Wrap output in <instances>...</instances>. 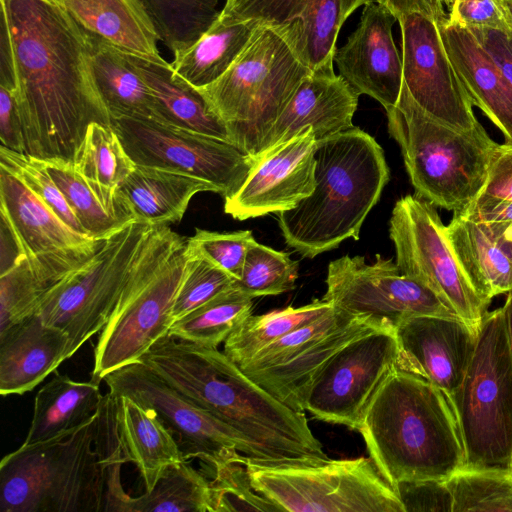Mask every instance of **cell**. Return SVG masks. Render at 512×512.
Returning a JSON list of instances; mask_svg holds the SVG:
<instances>
[{"mask_svg":"<svg viewBox=\"0 0 512 512\" xmlns=\"http://www.w3.org/2000/svg\"><path fill=\"white\" fill-rule=\"evenodd\" d=\"M140 362L232 428L248 445L249 460L265 465H302L329 459L305 413L280 402L218 347L166 335Z\"/></svg>","mask_w":512,"mask_h":512,"instance_id":"7a4b0ae2","label":"cell"},{"mask_svg":"<svg viewBox=\"0 0 512 512\" xmlns=\"http://www.w3.org/2000/svg\"><path fill=\"white\" fill-rule=\"evenodd\" d=\"M86 34L92 74L111 118L157 120L155 97L127 54L91 34Z\"/></svg>","mask_w":512,"mask_h":512,"instance_id":"d6a6232c","label":"cell"},{"mask_svg":"<svg viewBox=\"0 0 512 512\" xmlns=\"http://www.w3.org/2000/svg\"><path fill=\"white\" fill-rule=\"evenodd\" d=\"M497 2L500 5L509 29H512V0H497Z\"/></svg>","mask_w":512,"mask_h":512,"instance_id":"6125c7cd","label":"cell"},{"mask_svg":"<svg viewBox=\"0 0 512 512\" xmlns=\"http://www.w3.org/2000/svg\"><path fill=\"white\" fill-rule=\"evenodd\" d=\"M235 281L187 239L184 273L173 305L174 322L231 288Z\"/></svg>","mask_w":512,"mask_h":512,"instance_id":"7bdbcfd3","label":"cell"},{"mask_svg":"<svg viewBox=\"0 0 512 512\" xmlns=\"http://www.w3.org/2000/svg\"><path fill=\"white\" fill-rule=\"evenodd\" d=\"M396 330L375 329L335 353L310 386L304 410L315 418L357 429L371 399L398 368Z\"/></svg>","mask_w":512,"mask_h":512,"instance_id":"2e32d148","label":"cell"},{"mask_svg":"<svg viewBox=\"0 0 512 512\" xmlns=\"http://www.w3.org/2000/svg\"><path fill=\"white\" fill-rule=\"evenodd\" d=\"M479 194L512 201V145H498Z\"/></svg>","mask_w":512,"mask_h":512,"instance_id":"f5cc1de1","label":"cell"},{"mask_svg":"<svg viewBox=\"0 0 512 512\" xmlns=\"http://www.w3.org/2000/svg\"><path fill=\"white\" fill-rule=\"evenodd\" d=\"M316 137L309 127L260 153L243 185L224 198V211L247 220L294 208L315 187Z\"/></svg>","mask_w":512,"mask_h":512,"instance_id":"d6986e66","label":"cell"},{"mask_svg":"<svg viewBox=\"0 0 512 512\" xmlns=\"http://www.w3.org/2000/svg\"><path fill=\"white\" fill-rule=\"evenodd\" d=\"M211 483L213 512L260 511L278 509L257 493L250 481L246 466L231 462L214 470Z\"/></svg>","mask_w":512,"mask_h":512,"instance_id":"7dc6e473","label":"cell"},{"mask_svg":"<svg viewBox=\"0 0 512 512\" xmlns=\"http://www.w3.org/2000/svg\"><path fill=\"white\" fill-rule=\"evenodd\" d=\"M253 298L234 285L176 320L168 335L197 345L218 347L252 314Z\"/></svg>","mask_w":512,"mask_h":512,"instance_id":"f35d334b","label":"cell"},{"mask_svg":"<svg viewBox=\"0 0 512 512\" xmlns=\"http://www.w3.org/2000/svg\"><path fill=\"white\" fill-rule=\"evenodd\" d=\"M127 56L155 97L158 107L157 121L230 142L225 123L199 88L177 74L171 64L166 61L154 62L131 54Z\"/></svg>","mask_w":512,"mask_h":512,"instance_id":"83f0119b","label":"cell"},{"mask_svg":"<svg viewBox=\"0 0 512 512\" xmlns=\"http://www.w3.org/2000/svg\"><path fill=\"white\" fill-rule=\"evenodd\" d=\"M0 86L14 91L15 68L11 36L5 18L1 15L0 28Z\"/></svg>","mask_w":512,"mask_h":512,"instance_id":"6f0895ef","label":"cell"},{"mask_svg":"<svg viewBox=\"0 0 512 512\" xmlns=\"http://www.w3.org/2000/svg\"><path fill=\"white\" fill-rule=\"evenodd\" d=\"M396 21L384 5L365 4L356 30L334 55L339 75L385 110L397 104L403 85L402 58L392 36Z\"/></svg>","mask_w":512,"mask_h":512,"instance_id":"44dd1931","label":"cell"},{"mask_svg":"<svg viewBox=\"0 0 512 512\" xmlns=\"http://www.w3.org/2000/svg\"><path fill=\"white\" fill-rule=\"evenodd\" d=\"M512 351V290L507 293L506 301L502 306Z\"/></svg>","mask_w":512,"mask_h":512,"instance_id":"91938a15","label":"cell"},{"mask_svg":"<svg viewBox=\"0 0 512 512\" xmlns=\"http://www.w3.org/2000/svg\"><path fill=\"white\" fill-rule=\"evenodd\" d=\"M454 2V0H443V3L449 7H451L452 3Z\"/></svg>","mask_w":512,"mask_h":512,"instance_id":"be15d7a7","label":"cell"},{"mask_svg":"<svg viewBox=\"0 0 512 512\" xmlns=\"http://www.w3.org/2000/svg\"><path fill=\"white\" fill-rule=\"evenodd\" d=\"M0 141L1 146L24 153L15 96L4 86H0Z\"/></svg>","mask_w":512,"mask_h":512,"instance_id":"db71d44e","label":"cell"},{"mask_svg":"<svg viewBox=\"0 0 512 512\" xmlns=\"http://www.w3.org/2000/svg\"><path fill=\"white\" fill-rule=\"evenodd\" d=\"M396 334L398 368L425 378L449 399L464 378L477 335L464 321L439 316L412 317Z\"/></svg>","mask_w":512,"mask_h":512,"instance_id":"7402d4cb","label":"cell"},{"mask_svg":"<svg viewBox=\"0 0 512 512\" xmlns=\"http://www.w3.org/2000/svg\"><path fill=\"white\" fill-rule=\"evenodd\" d=\"M72 162L77 172L107 204L134 212L120 186L136 164L111 126L90 124Z\"/></svg>","mask_w":512,"mask_h":512,"instance_id":"e575fe53","label":"cell"},{"mask_svg":"<svg viewBox=\"0 0 512 512\" xmlns=\"http://www.w3.org/2000/svg\"><path fill=\"white\" fill-rule=\"evenodd\" d=\"M486 224V223H485ZM508 245L512 251V224L500 225V224H488Z\"/></svg>","mask_w":512,"mask_h":512,"instance_id":"94428289","label":"cell"},{"mask_svg":"<svg viewBox=\"0 0 512 512\" xmlns=\"http://www.w3.org/2000/svg\"><path fill=\"white\" fill-rule=\"evenodd\" d=\"M138 221L169 225L181 221L189 202L199 192L216 187L193 176L149 166L136 165L120 186Z\"/></svg>","mask_w":512,"mask_h":512,"instance_id":"4dcf8cb0","label":"cell"},{"mask_svg":"<svg viewBox=\"0 0 512 512\" xmlns=\"http://www.w3.org/2000/svg\"><path fill=\"white\" fill-rule=\"evenodd\" d=\"M388 132L398 143L416 195L461 214L481 192L498 147L479 122L455 130L429 116L403 83L399 100L386 109Z\"/></svg>","mask_w":512,"mask_h":512,"instance_id":"8992f818","label":"cell"},{"mask_svg":"<svg viewBox=\"0 0 512 512\" xmlns=\"http://www.w3.org/2000/svg\"><path fill=\"white\" fill-rule=\"evenodd\" d=\"M213 512L211 483L188 460L167 467L154 487L128 495L122 512Z\"/></svg>","mask_w":512,"mask_h":512,"instance_id":"8d00e7d4","label":"cell"},{"mask_svg":"<svg viewBox=\"0 0 512 512\" xmlns=\"http://www.w3.org/2000/svg\"><path fill=\"white\" fill-rule=\"evenodd\" d=\"M1 224L49 288L88 261L104 239L76 232L16 177L0 168Z\"/></svg>","mask_w":512,"mask_h":512,"instance_id":"e0dca14e","label":"cell"},{"mask_svg":"<svg viewBox=\"0 0 512 512\" xmlns=\"http://www.w3.org/2000/svg\"><path fill=\"white\" fill-rule=\"evenodd\" d=\"M259 26L254 21L217 19L195 43L174 54L171 67L197 88L210 85L232 66Z\"/></svg>","mask_w":512,"mask_h":512,"instance_id":"836d02e7","label":"cell"},{"mask_svg":"<svg viewBox=\"0 0 512 512\" xmlns=\"http://www.w3.org/2000/svg\"><path fill=\"white\" fill-rule=\"evenodd\" d=\"M112 395H125L153 411L174 435L186 460L213 471L251 457L246 442L229 426L197 406L138 361L103 379Z\"/></svg>","mask_w":512,"mask_h":512,"instance_id":"9a60e30c","label":"cell"},{"mask_svg":"<svg viewBox=\"0 0 512 512\" xmlns=\"http://www.w3.org/2000/svg\"><path fill=\"white\" fill-rule=\"evenodd\" d=\"M353 318L357 317L350 316L333 307L318 319L291 331L264 347L239 367L246 375H249L279 366Z\"/></svg>","mask_w":512,"mask_h":512,"instance_id":"bcb514c9","label":"cell"},{"mask_svg":"<svg viewBox=\"0 0 512 512\" xmlns=\"http://www.w3.org/2000/svg\"><path fill=\"white\" fill-rule=\"evenodd\" d=\"M389 237L400 272L433 291L477 335L491 302L458 264L435 206L417 195L401 197L392 210Z\"/></svg>","mask_w":512,"mask_h":512,"instance_id":"7c38bea8","label":"cell"},{"mask_svg":"<svg viewBox=\"0 0 512 512\" xmlns=\"http://www.w3.org/2000/svg\"><path fill=\"white\" fill-rule=\"evenodd\" d=\"M323 300L334 308L367 320L378 329L397 328L416 316L461 318L433 291L402 274L391 259L345 255L328 265Z\"/></svg>","mask_w":512,"mask_h":512,"instance_id":"5bb4252c","label":"cell"},{"mask_svg":"<svg viewBox=\"0 0 512 512\" xmlns=\"http://www.w3.org/2000/svg\"><path fill=\"white\" fill-rule=\"evenodd\" d=\"M359 96L342 76L335 74L333 65L311 71L268 132L260 153L309 127L316 140L352 128Z\"/></svg>","mask_w":512,"mask_h":512,"instance_id":"603a6c76","label":"cell"},{"mask_svg":"<svg viewBox=\"0 0 512 512\" xmlns=\"http://www.w3.org/2000/svg\"><path fill=\"white\" fill-rule=\"evenodd\" d=\"M443 43L473 106L498 127L505 144L512 145V86L469 29L439 22Z\"/></svg>","mask_w":512,"mask_h":512,"instance_id":"d4e9b609","label":"cell"},{"mask_svg":"<svg viewBox=\"0 0 512 512\" xmlns=\"http://www.w3.org/2000/svg\"><path fill=\"white\" fill-rule=\"evenodd\" d=\"M99 383L92 378L75 381L56 374L35 396L33 416L23 444L53 439L93 418L104 397Z\"/></svg>","mask_w":512,"mask_h":512,"instance_id":"1f68e13d","label":"cell"},{"mask_svg":"<svg viewBox=\"0 0 512 512\" xmlns=\"http://www.w3.org/2000/svg\"><path fill=\"white\" fill-rule=\"evenodd\" d=\"M395 489L405 512H452L453 501L447 479L405 481L398 483Z\"/></svg>","mask_w":512,"mask_h":512,"instance_id":"681fc988","label":"cell"},{"mask_svg":"<svg viewBox=\"0 0 512 512\" xmlns=\"http://www.w3.org/2000/svg\"><path fill=\"white\" fill-rule=\"evenodd\" d=\"M374 0H341V19L345 20L360 6L365 5Z\"/></svg>","mask_w":512,"mask_h":512,"instance_id":"680465c9","label":"cell"},{"mask_svg":"<svg viewBox=\"0 0 512 512\" xmlns=\"http://www.w3.org/2000/svg\"><path fill=\"white\" fill-rule=\"evenodd\" d=\"M332 308L323 299H316L300 307L289 306L263 315L251 314L224 341L223 352L240 366L264 347L318 319Z\"/></svg>","mask_w":512,"mask_h":512,"instance_id":"74e56055","label":"cell"},{"mask_svg":"<svg viewBox=\"0 0 512 512\" xmlns=\"http://www.w3.org/2000/svg\"><path fill=\"white\" fill-rule=\"evenodd\" d=\"M375 329L367 320L353 318L291 360L247 376L289 408L304 412L308 390L325 364L351 340Z\"/></svg>","mask_w":512,"mask_h":512,"instance_id":"f1b7e54d","label":"cell"},{"mask_svg":"<svg viewBox=\"0 0 512 512\" xmlns=\"http://www.w3.org/2000/svg\"><path fill=\"white\" fill-rule=\"evenodd\" d=\"M311 71L283 35L260 25L232 66L199 90L225 123L230 142L257 156Z\"/></svg>","mask_w":512,"mask_h":512,"instance_id":"ba28073f","label":"cell"},{"mask_svg":"<svg viewBox=\"0 0 512 512\" xmlns=\"http://www.w3.org/2000/svg\"><path fill=\"white\" fill-rule=\"evenodd\" d=\"M476 222L486 224H512V201L479 194L461 213Z\"/></svg>","mask_w":512,"mask_h":512,"instance_id":"11a10c76","label":"cell"},{"mask_svg":"<svg viewBox=\"0 0 512 512\" xmlns=\"http://www.w3.org/2000/svg\"><path fill=\"white\" fill-rule=\"evenodd\" d=\"M384 5L398 20L399 17L419 13L438 23L446 19L443 0H374Z\"/></svg>","mask_w":512,"mask_h":512,"instance_id":"9f6ffc18","label":"cell"},{"mask_svg":"<svg viewBox=\"0 0 512 512\" xmlns=\"http://www.w3.org/2000/svg\"><path fill=\"white\" fill-rule=\"evenodd\" d=\"M452 512H512V468L464 464L448 479Z\"/></svg>","mask_w":512,"mask_h":512,"instance_id":"ab89813d","label":"cell"},{"mask_svg":"<svg viewBox=\"0 0 512 512\" xmlns=\"http://www.w3.org/2000/svg\"><path fill=\"white\" fill-rule=\"evenodd\" d=\"M153 224L135 220L106 237L94 255L54 283L36 315L69 339V357L107 324Z\"/></svg>","mask_w":512,"mask_h":512,"instance_id":"8fae6325","label":"cell"},{"mask_svg":"<svg viewBox=\"0 0 512 512\" xmlns=\"http://www.w3.org/2000/svg\"><path fill=\"white\" fill-rule=\"evenodd\" d=\"M299 263L285 252L255 241L249 248L235 286L252 298L279 295L294 289Z\"/></svg>","mask_w":512,"mask_h":512,"instance_id":"b9f144b4","label":"cell"},{"mask_svg":"<svg viewBox=\"0 0 512 512\" xmlns=\"http://www.w3.org/2000/svg\"><path fill=\"white\" fill-rule=\"evenodd\" d=\"M445 234L456 260L486 300L512 290V251L488 225L454 214Z\"/></svg>","mask_w":512,"mask_h":512,"instance_id":"4316f807","label":"cell"},{"mask_svg":"<svg viewBox=\"0 0 512 512\" xmlns=\"http://www.w3.org/2000/svg\"><path fill=\"white\" fill-rule=\"evenodd\" d=\"M187 239L152 225L133 271L94 349L92 379L141 357L174 323L172 312L186 260Z\"/></svg>","mask_w":512,"mask_h":512,"instance_id":"52a82bcc","label":"cell"},{"mask_svg":"<svg viewBox=\"0 0 512 512\" xmlns=\"http://www.w3.org/2000/svg\"><path fill=\"white\" fill-rule=\"evenodd\" d=\"M449 401L465 464L512 468V351L502 307L484 315L464 378Z\"/></svg>","mask_w":512,"mask_h":512,"instance_id":"9c48e42d","label":"cell"},{"mask_svg":"<svg viewBox=\"0 0 512 512\" xmlns=\"http://www.w3.org/2000/svg\"><path fill=\"white\" fill-rule=\"evenodd\" d=\"M111 127L136 165L204 180L224 198L239 190L256 163L228 141L150 118H112Z\"/></svg>","mask_w":512,"mask_h":512,"instance_id":"4fadbf2b","label":"cell"},{"mask_svg":"<svg viewBox=\"0 0 512 512\" xmlns=\"http://www.w3.org/2000/svg\"><path fill=\"white\" fill-rule=\"evenodd\" d=\"M218 19L254 21L290 43L313 71L333 65L341 26V0H226Z\"/></svg>","mask_w":512,"mask_h":512,"instance_id":"ffe728a7","label":"cell"},{"mask_svg":"<svg viewBox=\"0 0 512 512\" xmlns=\"http://www.w3.org/2000/svg\"><path fill=\"white\" fill-rule=\"evenodd\" d=\"M69 357L68 336L33 315L0 333V394L33 390Z\"/></svg>","mask_w":512,"mask_h":512,"instance_id":"cb8c5ba5","label":"cell"},{"mask_svg":"<svg viewBox=\"0 0 512 512\" xmlns=\"http://www.w3.org/2000/svg\"><path fill=\"white\" fill-rule=\"evenodd\" d=\"M158 39L176 54L195 43L218 19V0H140Z\"/></svg>","mask_w":512,"mask_h":512,"instance_id":"60d3db41","label":"cell"},{"mask_svg":"<svg viewBox=\"0 0 512 512\" xmlns=\"http://www.w3.org/2000/svg\"><path fill=\"white\" fill-rule=\"evenodd\" d=\"M402 36L403 83L417 105L435 120L459 131L479 121L450 60L439 23L419 13L397 20Z\"/></svg>","mask_w":512,"mask_h":512,"instance_id":"ac0fdd59","label":"cell"},{"mask_svg":"<svg viewBox=\"0 0 512 512\" xmlns=\"http://www.w3.org/2000/svg\"><path fill=\"white\" fill-rule=\"evenodd\" d=\"M52 1H56V2L60 3L61 0H52Z\"/></svg>","mask_w":512,"mask_h":512,"instance_id":"e7e4bbea","label":"cell"},{"mask_svg":"<svg viewBox=\"0 0 512 512\" xmlns=\"http://www.w3.org/2000/svg\"><path fill=\"white\" fill-rule=\"evenodd\" d=\"M188 241L214 263L239 280L247 252L256 241L250 230L214 232L197 228Z\"/></svg>","mask_w":512,"mask_h":512,"instance_id":"c3c4849f","label":"cell"},{"mask_svg":"<svg viewBox=\"0 0 512 512\" xmlns=\"http://www.w3.org/2000/svg\"><path fill=\"white\" fill-rule=\"evenodd\" d=\"M49 286L19 255L0 273V333L36 314Z\"/></svg>","mask_w":512,"mask_h":512,"instance_id":"ee69618b","label":"cell"},{"mask_svg":"<svg viewBox=\"0 0 512 512\" xmlns=\"http://www.w3.org/2000/svg\"><path fill=\"white\" fill-rule=\"evenodd\" d=\"M44 162L87 236L105 239L137 220L133 211L107 204L77 172L72 161L49 159Z\"/></svg>","mask_w":512,"mask_h":512,"instance_id":"d590c367","label":"cell"},{"mask_svg":"<svg viewBox=\"0 0 512 512\" xmlns=\"http://www.w3.org/2000/svg\"><path fill=\"white\" fill-rule=\"evenodd\" d=\"M0 168L16 177L70 228L84 234L44 160L0 145Z\"/></svg>","mask_w":512,"mask_h":512,"instance_id":"f6af8a7d","label":"cell"},{"mask_svg":"<svg viewBox=\"0 0 512 512\" xmlns=\"http://www.w3.org/2000/svg\"><path fill=\"white\" fill-rule=\"evenodd\" d=\"M96 414L73 431L22 444L0 463V512H105L110 470Z\"/></svg>","mask_w":512,"mask_h":512,"instance_id":"5b68a950","label":"cell"},{"mask_svg":"<svg viewBox=\"0 0 512 512\" xmlns=\"http://www.w3.org/2000/svg\"><path fill=\"white\" fill-rule=\"evenodd\" d=\"M358 431L369 457L394 488L405 481L446 480L465 464L447 395L402 369L391 372L379 387Z\"/></svg>","mask_w":512,"mask_h":512,"instance_id":"3957f363","label":"cell"},{"mask_svg":"<svg viewBox=\"0 0 512 512\" xmlns=\"http://www.w3.org/2000/svg\"><path fill=\"white\" fill-rule=\"evenodd\" d=\"M75 22L117 50L154 62L165 61L158 36L140 0H61Z\"/></svg>","mask_w":512,"mask_h":512,"instance_id":"484cf974","label":"cell"},{"mask_svg":"<svg viewBox=\"0 0 512 512\" xmlns=\"http://www.w3.org/2000/svg\"><path fill=\"white\" fill-rule=\"evenodd\" d=\"M254 490L278 511L405 512L396 489L368 457L265 465L244 456Z\"/></svg>","mask_w":512,"mask_h":512,"instance_id":"30bf717a","label":"cell"},{"mask_svg":"<svg viewBox=\"0 0 512 512\" xmlns=\"http://www.w3.org/2000/svg\"><path fill=\"white\" fill-rule=\"evenodd\" d=\"M112 396L116 401L117 425L128 462L136 465L145 491L150 490L167 467L186 459L174 435L153 411L128 396Z\"/></svg>","mask_w":512,"mask_h":512,"instance_id":"f546056e","label":"cell"},{"mask_svg":"<svg viewBox=\"0 0 512 512\" xmlns=\"http://www.w3.org/2000/svg\"><path fill=\"white\" fill-rule=\"evenodd\" d=\"M314 157V191L278 213L286 244L310 259L359 238L390 178L381 146L355 126L316 140Z\"/></svg>","mask_w":512,"mask_h":512,"instance_id":"277c9868","label":"cell"},{"mask_svg":"<svg viewBox=\"0 0 512 512\" xmlns=\"http://www.w3.org/2000/svg\"><path fill=\"white\" fill-rule=\"evenodd\" d=\"M447 19L465 28L509 29L497 0H454Z\"/></svg>","mask_w":512,"mask_h":512,"instance_id":"f907efd6","label":"cell"},{"mask_svg":"<svg viewBox=\"0 0 512 512\" xmlns=\"http://www.w3.org/2000/svg\"><path fill=\"white\" fill-rule=\"evenodd\" d=\"M512 86V29L467 28Z\"/></svg>","mask_w":512,"mask_h":512,"instance_id":"816d5d0a","label":"cell"},{"mask_svg":"<svg viewBox=\"0 0 512 512\" xmlns=\"http://www.w3.org/2000/svg\"><path fill=\"white\" fill-rule=\"evenodd\" d=\"M11 36L13 91L24 153L73 161L88 126H111L85 31L52 0H1Z\"/></svg>","mask_w":512,"mask_h":512,"instance_id":"6da1fadb","label":"cell"}]
</instances>
